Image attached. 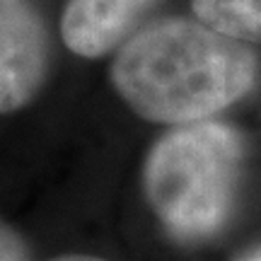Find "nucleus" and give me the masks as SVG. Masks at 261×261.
<instances>
[{
  "label": "nucleus",
  "mask_w": 261,
  "mask_h": 261,
  "mask_svg": "<svg viewBox=\"0 0 261 261\" xmlns=\"http://www.w3.org/2000/svg\"><path fill=\"white\" fill-rule=\"evenodd\" d=\"M252 44L215 32L198 17L155 19L123 44L112 85L140 119L187 126L213 119L256 83Z\"/></svg>",
  "instance_id": "f257e3e1"
},
{
  "label": "nucleus",
  "mask_w": 261,
  "mask_h": 261,
  "mask_svg": "<svg viewBox=\"0 0 261 261\" xmlns=\"http://www.w3.org/2000/svg\"><path fill=\"white\" fill-rule=\"evenodd\" d=\"M244 140L223 121L172 126L143 162V191L152 213L179 242H205L234 211Z\"/></svg>",
  "instance_id": "f03ea898"
},
{
  "label": "nucleus",
  "mask_w": 261,
  "mask_h": 261,
  "mask_svg": "<svg viewBox=\"0 0 261 261\" xmlns=\"http://www.w3.org/2000/svg\"><path fill=\"white\" fill-rule=\"evenodd\" d=\"M51 39L27 0H0V114L24 109L48 77Z\"/></svg>",
  "instance_id": "7ed1b4c3"
},
{
  "label": "nucleus",
  "mask_w": 261,
  "mask_h": 261,
  "mask_svg": "<svg viewBox=\"0 0 261 261\" xmlns=\"http://www.w3.org/2000/svg\"><path fill=\"white\" fill-rule=\"evenodd\" d=\"M160 0H68L61 37L75 56L102 58L128 41Z\"/></svg>",
  "instance_id": "20e7f679"
},
{
  "label": "nucleus",
  "mask_w": 261,
  "mask_h": 261,
  "mask_svg": "<svg viewBox=\"0 0 261 261\" xmlns=\"http://www.w3.org/2000/svg\"><path fill=\"white\" fill-rule=\"evenodd\" d=\"M194 15L220 34L261 44V0H191Z\"/></svg>",
  "instance_id": "39448f33"
},
{
  "label": "nucleus",
  "mask_w": 261,
  "mask_h": 261,
  "mask_svg": "<svg viewBox=\"0 0 261 261\" xmlns=\"http://www.w3.org/2000/svg\"><path fill=\"white\" fill-rule=\"evenodd\" d=\"M0 261H29L24 237L5 220H0Z\"/></svg>",
  "instance_id": "423d86ee"
},
{
  "label": "nucleus",
  "mask_w": 261,
  "mask_h": 261,
  "mask_svg": "<svg viewBox=\"0 0 261 261\" xmlns=\"http://www.w3.org/2000/svg\"><path fill=\"white\" fill-rule=\"evenodd\" d=\"M46 261H107V259L90 256V254H63V256H54V259H46Z\"/></svg>",
  "instance_id": "0eeeda50"
},
{
  "label": "nucleus",
  "mask_w": 261,
  "mask_h": 261,
  "mask_svg": "<svg viewBox=\"0 0 261 261\" xmlns=\"http://www.w3.org/2000/svg\"><path fill=\"white\" fill-rule=\"evenodd\" d=\"M237 261H261V247H256V249H252V252L242 254Z\"/></svg>",
  "instance_id": "6e6552de"
}]
</instances>
